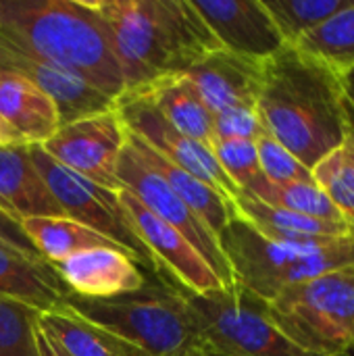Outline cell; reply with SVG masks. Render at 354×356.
Returning <instances> with one entry per match:
<instances>
[{
  "instance_id": "1",
  "label": "cell",
  "mask_w": 354,
  "mask_h": 356,
  "mask_svg": "<svg viewBox=\"0 0 354 356\" xmlns=\"http://www.w3.org/2000/svg\"><path fill=\"white\" fill-rule=\"evenodd\" d=\"M257 113L263 129L311 171L348 131L342 77L294 46L263 63Z\"/></svg>"
},
{
  "instance_id": "2",
  "label": "cell",
  "mask_w": 354,
  "mask_h": 356,
  "mask_svg": "<svg viewBox=\"0 0 354 356\" xmlns=\"http://www.w3.org/2000/svg\"><path fill=\"white\" fill-rule=\"evenodd\" d=\"M100 19L125 90L144 81L186 73L219 42L192 0H86Z\"/></svg>"
},
{
  "instance_id": "3",
  "label": "cell",
  "mask_w": 354,
  "mask_h": 356,
  "mask_svg": "<svg viewBox=\"0 0 354 356\" xmlns=\"http://www.w3.org/2000/svg\"><path fill=\"white\" fill-rule=\"evenodd\" d=\"M0 33L115 100L125 90L106 31L86 0H0Z\"/></svg>"
},
{
  "instance_id": "4",
  "label": "cell",
  "mask_w": 354,
  "mask_h": 356,
  "mask_svg": "<svg viewBox=\"0 0 354 356\" xmlns=\"http://www.w3.org/2000/svg\"><path fill=\"white\" fill-rule=\"evenodd\" d=\"M236 286L269 302L284 288L336 271H354V240L296 246L263 238L234 217L219 236Z\"/></svg>"
},
{
  "instance_id": "5",
  "label": "cell",
  "mask_w": 354,
  "mask_h": 356,
  "mask_svg": "<svg viewBox=\"0 0 354 356\" xmlns=\"http://www.w3.org/2000/svg\"><path fill=\"white\" fill-rule=\"evenodd\" d=\"M63 302L148 356H171L198 342L186 294L165 280L146 282L138 292L115 298L94 300L69 292Z\"/></svg>"
},
{
  "instance_id": "6",
  "label": "cell",
  "mask_w": 354,
  "mask_h": 356,
  "mask_svg": "<svg viewBox=\"0 0 354 356\" xmlns=\"http://www.w3.org/2000/svg\"><path fill=\"white\" fill-rule=\"evenodd\" d=\"M271 321L300 350L342 356L354 344V271L288 286L267 302Z\"/></svg>"
},
{
  "instance_id": "7",
  "label": "cell",
  "mask_w": 354,
  "mask_h": 356,
  "mask_svg": "<svg viewBox=\"0 0 354 356\" xmlns=\"http://www.w3.org/2000/svg\"><path fill=\"white\" fill-rule=\"evenodd\" d=\"M186 302L198 342L215 355L315 356L292 344L271 321L267 302L240 286L186 294Z\"/></svg>"
},
{
  "instance_id": "8",
  "label": "cell",
  "mask_w": 354,
  "mask_h": 356,
  "mask_svg": "<svg viewBox=\"0 0 354 356\" xmlns=\"http://www.w3.org/2000/svg\"><path fill=\"white\" fill-rule=\"evenodd\" d=\"M29 156L40 171L42 179L46 181L50 194L63 209L65 217L98 232L100 236L108 238L142 267L148 271H154L159 277V271L154 267V261L150 259L148 250L136 236L129 217L125 213V207L121 202L119 192L102 188L71 169L56 163L40 144L27 146ZM161 280V277H159Z\"/></svg>"
},
{
  "instance_id": "9",
  "label": "cell",
  "mask_w": 354,
  "mask_h": 356,
  "mask_svg": "<svg viewBox=\"0 0 354 356\" xmlns=\"http://www.w3.org/2000/svg\"><path fill=\"white\" fill-rule=\"evenodd\" d=\"M117 179L121 190L134 194L144 209H148L154 217H159L173 229H177L211 265V269L217 273V277L225 288L236 286L232 267L221 250L219 238L194 215V211L154 171H150L138 159V154L127 146V140L119 156Z\"/></svg>"
},
{
  "instance_id": "10",
  "label": "cell",
  "mask_w": 354,
  "mask_h": 356,
  "mask_svg": "<svg viewBox=\"0 0 354 356\" xmlns=\"http://www.w3.org/2000/svg\"><path fill=\"white\" fill-rule=\"evenodd\" d=\"M125 140L127 129L113 108L61 125L58 131L42 144V148L73 173L119 192L117 165L125 148Z\"/></svg>"
},
{
  "instance_id": "11",
  "label": "cell",
  "mask_w": 354,
  "mask_h": 356,
  "mask_svg": "<svg viewBox=\"0 0 354 356\" xmlns=\"http://www.w3.org/2000/svg\"><path fill=\"white\" fill-rule=\"evenodd\" d=\"M115 111L131 134H136L140 140H144L148 146H152L159 154H163L179 169L188 171L202 184L217 190L234 207V200L240 190L223 173L211 146L179 134L146 100H142L129 90H123V94L115 100Z\"/></svg>"
},
{
  "instance_id": "12",
  "label": "cell",
  "mask_w": 354,
  "mask_h": 356,
  "mask_svg": "<svg viewBox=\"0 0 354 356\" xmlns=\"http://www.w3.org/2000/svg\"><path fill=\"white\" fill-rule=\"evenodd\" d=\"M121 202L129 217V223L148 250L159 277H171L175 288L186 294H209L217 290H227L211 265L200 257V252L171 225L154 217L148 209L140 204V200L127 190H119Z\"/></svg>"
},
{
  "instance_id": "13",
  "label": "cell",
  "mask_w": 354,
  "mask_h": 356,
  "mask_svg": "<svg viewBox=\"0 0 354 356\" xmlns=\"http://www.w3.org/2000/svg\"><path fill=\"white\" fill-rule=\"evenodd\" d=\"M0 69L23 75L40 88L56 106L61 125L106 113L115 108V98L106 96L79 75L29 52L0 33Z\"/></svg>"
},
{
  "instance_id": "14",
  "label": "cell",
  "mask_w": 354,
  "mask_h": 356,
  "mask_svg": "<svg viewBox=\"0 0 354 356\" xmlns=\"http://www.w3.org/2000/svg\"><path fill=\"white\" fill-rule=\"evenodd\" d=\"M192 4L223 50L265 63L286 46L263 0H192Z\"/></svg>"
},
{
  "instance_id": "15",
  "label": "cell",
  "mask_w": 354,
  "mask_h": 356,
  "mask_svg": "<svg viewBox=\"0 0 354 356\" xmlns=\"http://www.w3.org/2000/svg\"><path fill=\"white\" fill-rule=\"evenodd\" d=\"M58 127L54 102L23 75L0 69V142L42 146Z\"/></svg>"
},
{
  "instance_id": "16",
  "label": "cell",
  "mask_w": 354,
  "mask_h": 356,
  "mask_svg": "<svg viewBox=\"0 0 354 356\" xmlns=\"http://www.w3.org/2000/svg\"><path fill=\"white\" fill-rule=\"evenodd\" d=\"M186 75L213 115L238 106L257 108L263 63L219 48L186 71Z\"/></svg>"
},
{
  "instance_id": "17",
  "label": "cell",
  "mask_w": 354,
  "mask_h": 356,
  "mask_svg": "<svg viewBox=\"0 0 354 356\" xmlns=\"http://www.w3.org/2000/svg\"><path fill=\"white\" fill-rule=\"evenodd\" d=\"M54 269L71 294L94 300L138 292L148 282L142 267L129 254L108 248L79 252L54 265Z\"/></svg>"
},
{
  "instance_id": "18",
  "label": "cell",
  "mask_w": 354,
  "mask_h": 356,
  "mask_svg": "<svg viewBox=\"0 0 354 356\" xmlns=\"http://www.w3.org/2000/svg\"><path fill=\"white\" fill-rule=\"evenodd\" d=\"M234 215L263 238L280 244L315 246L340 240H354V229L344 221H325L271 207L242 190L234 200Z\"/></svg>"
},
{
  "instance_id": "19",
  "label": "cell",
  "mask_w": 354,
  "mask_h": 356,
  "mask_svg": "<svg viewBox=\"0 0 354 356\" xmlns=\"http://www.w3.org/2000/svg\"><path fill=\"white\" fill-rule=\"evenodd\" d=\"M67 294L69 288L52 263L38 252L0 242V296L44 313L61 305Z\"/></svg>"
},
{
  "instance_id": "20",
  "label": "cell",
  "mask_w": 354,
  "mask_h": 356,
  "mask_svg": "<svg viewBox=\"0 0 354 356\" xmlns=\"http://www.w3.org/2000/svg\"><path fill=\"white\" fill-rule=\"evenodd\" d=\"M127 90L146 100L179 134L213 144V113L186 73H169Z\"/></svg>"
},
{
  "instance_id": "21",
  "label": "cell",
  "mask_w": 354,
  "mask_h": 356,
  "mask_svg": "<svg viewBox=\"0 0 354 356\" xmlns=\"http://www.w3.org/2000/svg\"><path fill=\"white\" fill-rule=\"evenodd\" d=\"M0 209L15 221L65 217L35 169L27 146L0 144Z\"/></svg>"
},
{
  "instance_id": "22",
  "label": "cell",
  "mask_w": 354,
  "mask_h": 356,
  "mask_svg": "<svg viewBox=\"0 0 354 356\" xmlns=\"http://www.w3.org/2000/svg\"><path fill=\"white\" fill-rule=\"evenodd\" d=\"M127 129V127H125ZM127 146L138 154V159L154 171L192 211L194 215L219 238L221 232L230 225V221L236 217L234 207L211 186L202 184L188 171L179 169L171 161H167L163 154H159L152 146H148L144 140H140L136 134L127 129Z\"/></svg>"
},
{
  "instance_id": "23",
  "label": "cell",
  "mask_w": 354,
  "mask_h": 356,
  "mask_svg": "<svg viewBox=\"0 0 354 356\" xmlns=\"http://www.w3.org/2000/svg\"><path fill=\"white\" fill-rule=\"evenodd\" d=\"M35 323L69 356H148L131 342L88 321L65 302L38 313Z\"/></svg>"
},
{
  "instance_id": "24",
  "label": "cell",
  "mask_w": 354,
  "mask_h": 356,
  "mask_svg": "<svg viewBox=\"0 0 354 356\" xmlns=\"http://www.w3.org/2000/svg\"><path fill=\"white\" fill-rule=\"evenodd\" d=\"M19 225L38 250V254L52 265H58L79 252L96 248L121 250L127 254V250H123L108 238L69 217H29L21 219Z\"/></svg>"
},
{
  "instance_id": "25",
  "label": "cell",
  "mask_w": 354,
  "mask_h": 356,
  "mask_svg": "<svg viewBox=\"0 0 354 356\" xmlns=\"http://www.w3.org/2000/svg\"><path fill=\"white\" fill-rule=\"evenodd\" d=\"M300 52L325 63L340 77L354 67V0L294 44Z\"/></svg>"
},
{
  "instance_id": "26",
  "label": "cell",
  "mask_w": 354,
  "mask_h": 356,
  "mask_svg": "<svg viewBox=\"0 0 354 356\" xmlns=\"http://www.w3.org/2000/svg\"><path fill=\"white\" fill-rule=\"evenodd\" d=\"M242 192L259 198L265 204L280 207L286 211H294L307 217L325 219V221H342L340 213L328 198V194L315 184H273L263 173L248 184Z\"/></svg>"
},
{
  "instance_id": "27",
  "label": "cell",
  "mask_w": 354,
  "mask_h": 356,
  "mask_svg": "<svg viewBox=\"0 0 354 356\" xmlns=\"http://www.w3.org/2000/svg\"><path fill=\"white\" fill-rule=\"evenodd\" d=\"M351 2L353 0H263L286 46H294Z\"/></svg>"
},
{
  "instance_id": "28",
  "label": "cell",
  "mask_w": 354,
  "mask_h": 356,
  "mask_svg": "<svg viewBox=\"0 0 354 356\" xmlns=\"http://www.w3.org/2000/svg\"><path fill=\"white\" fill-rule=\"evenodd\" d=\"M315 184L328 194L342 221L354 229V169L338 148L313 169Z\"/></svg>"
},
{
  "instance_id": "29",
  "label": "cell",
  "mask_w": 354,
  "mask_h": 356,
  "mask_svg": "<svg viewBox=\"0 0 354 356\" xmlns=\"http://www.w3.org/2000/svg\"><path fill=\"white\" fill-rule=\"evenodd\" d=\"M38 311L0 296V356H38Z\"/></svg>"
},
{
  "instance_id": "30",
  "label": "cell",
  "mask_w": 354,
  "mask_h": 356,
  "mask_svg": "<svg viewBox=\"0 0 354 356\" xmlns=\"http://www.w3.org/2000/svg\"><path fill=\"white\" fill-rule=\"evenodd\" d=\"M259 167L263 177L273 184H311L313 171L307 169L288 148H284L277 140H273L267 131L257 140Z\"/></svg>"
},
{
  "instance_id": "31",
  "label": "cell",
  "mask_w": 354,
  "mask_h": 356,
  "mask_svg": "<svg viewBox=\"0 0 354 356\" xmlns=\"http://www.w3.org/2000/svg\"><path fill=\"white\" fill-rule=\"evenodd\" d=\"M211 150L223 173L238 190H244L261 175L257 144L250 140H215Z\"/></svg>"
},
{
  "instance_id": "32",
  "label": "cell",
  "mask_w": 354,
  "mask_h": 356,
  "mask_svg": "<svg viewBox=\"0 0 354 356\" xmlns=\"http://www.w3.org/2000/svg\"><path fill=\"white\" fill-rule=\"evenodd\" d=\"M265 134L257 108L238 106L213 115V142L215 140H250L255 142Z\"/></svg>"
},
{
  "instance_id": "33",
  "label": "cell",
  "mask_w": 354,
  "mask_h": 356,
  "mask_svg": "<svg viewBox=\"0 0 354 356\" xmlns=\"http://www.w3.org/2000/svg\"><path fill=\"white\" fill-rule=\"evenodd\" d=\"M0 242H6V244H13L21 250H27V252H38L33 248V244L27 240V236L23 234L19 221H15L13 217H8L2 209H0Z\"/></svg>"
},
{
  "instance_id": "34",
  "label": "cell",
  "mask_w": 354,
  "mask_h": 356,
  "mask_svg": "<svg viewBox=\"0 0 354 356\" xmlns=\"http://www.w3.org/2000/svg\"><path fill=\"white\" fill-rule=\"evenodd\" d=\"M35 350L38 356H69L56 342H52L35 323Z\"/></svg>"
},
{
  "instance_id": "35",
  "label": "cell",
  "mask_w": 354,
  "mask_h": 356,
  "mask_svg": "<svg viewBox=\"0 0 354 356\" xmlns=\"http://www.w3.org/2000/svg\"><path fill=\"white\" fill-rule=\"evenodd\" d=\"M171 356H221V355L211 353L202 342H194V344L186 346L184 350H179V353H175V355H171Z\"/></svg>"
},
{
  "instance_id": "36",
  "label": "cell",
  "mask_w": 354,
  "mask_h": 356,
  "mask_svg": "<svg viewBox=\"0 0 354 356\" xmlns=\"http://www.w3.org/2000/svg\"><path fill=\"white\" fill-rule=\"evenodd\" d=\"M340 150L344 152V156L348 159L351 167L354 169V129L351 125H348V131H346V136H344V142H342Z\"/></svg>"
},
{
  "instance_id": "37",
  "label": "cell",
  "mask_w": 354,
  "mask_h": 356,
  "mask_svg": "<svg viewBox=\"0 0 354 356\" xmlns=\"http://www.w3.org/2000/svg\"><path fill=\"white\" fill-rule=\"evenodd\" d=\"M342 83H344V92H346V98L354 102V67L342 77Z\"/></svg>"
},
{
  "instance_id": "38",
  "label": "cell",
  "mask_w": 354,
  "mask_h": 356,
  "mask_svg": "<svg viewBox=\"0 0 354 356\" xmlns=\"http://www.w3.org/2000/svg\"><path fill=\"white\" fill-rule=\"evenodd\" d=\"M346 117H348V125L354 129V106L351 104L348 98H346Z\"/></svg>"
},
{
  "instance_id": "39",
  "label": "cell",
  "mask_w": 354,
  "mask_h": 356,
  "mask_svg": "<svg viewBox=\"0 0 354 356\" xmlns=\"http://www.w3.org/2000/svg\"><path fill=\"white\" fill-rule=\"evenodd\" d=\"M342 356H354V344L353 346H351V348H348V350H346V353H344V355Z\"/></svg>"
},
{
  "instance_id": "40",
  "label": "cell",
  "mask_w": 354,
  "mask_h": 356,
  "mask_svg": "<svg viewBox=\"0 0 354 356\" xmlns=\"http://www.w3.org/2000/svg\"><path fill=\"white\" fill-rule=\"evenodd\" d=\"M351 104H353V106H354V102H353V100H351Z\"/></svg>"
},
{
  "instance_id": "41",
  "label": "cell",
  "mask_w": 354,
  "mask_h": 356,
  "mask_svg": "<svg viewBox=\"0 0 354 356\" xmlns=\"http://www.w3.org/2000/svg\"><path fill=\"white\" fill-rule=\"evenodd\" d=\"M0 144H2V142H0Z\"/></svg>"
}]
</instances>
